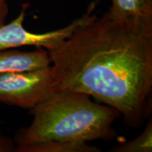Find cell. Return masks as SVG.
<instances>
[{"label":"cell","mask_w":152,"mask_h":152,"mask_svg":"<svg viewBox=\"0 0 152 152\" xmlns=\"http://www.w3.org/2000/svg\"><path fill=\"white\" fill-rule=\"evenodd\" d=\"M9 13L7 0H0V26L5 24V20Z\"/></svg>","instance_id":"cell-10"},{"label":"cell","mask_w":152,"mask_h":152,"mask_svg":"<svg viewBox=\"0 0 152 152\" xmlns=\"http://www.w3.org/2000/svg\"><path fill=\"white\" fill-rule=\"evenodd\" d=\"M85 93L61 91L53 93L30 113L33 121L19 134L17 145L56 141L87 142L111 140L112 128L121 114L106 104L94 102Z\"/></svg>","instance_id":"cell-2"},{"label":"cell","mask_w":152,"mask_h":152,"mask_svg":"<svg viewBox=\"0 0 152 152\" xmlns=\"http://www.w3.org/2000/svg\"><path fill=\"white\" fill-rule=\"evenodd\" d=\"M15 144L12 140L0 132V152L14 151Z\"/></svg>","instance_id":"cell-9"},{"label":"cell","mask_w":152,"mask_h":152,"mask_svg":"<svg viewBox=\"0 0 152 152\" xmlns=\"http://www.w3.org/2000/svg\"><path fill=\"white\" fill-rule=\"evenodd\" d=\"M50 65L49 51L43 48L33 52L11 49L0 52V73L31 71Z\"/></svg>","instance_id":"cell-5"},{"label":"cell","mask_w":152,"mask_h":152,"mask_svg":"<svg viewBox=\"0 0 152 152\" xmlns=\"http://www.w3.org/2000/svg\"><path fill=\"white\" fill-rule=\"evenodd\" d=\"M28 4L22 5L20 14L8 24L0 26V52L25 46H33L52 51L60 46L76 30L90 21L96 16L94 13L95 5L92 3L87 12L71 24L58 30L43 33H34L23 27Z\"/></svg>","instance_id":"cell-4"},{"label":"cell","mask_w":152,"mask_h":152,"mask_svg":"<svg viewBox=\"0 0 152 152\" xmlns=\"http://www.w3.org/2000/svg\"><path fill=\"white\" fill-rule=\"evenodd\" d=\"M54 92L52 68L0 73V103L31 109Z\"/></svg>","instance_id":"cell-3"},{"label":"cell","mask_w":152,"mask_h":152,"mask_svg":"<svg viewBox=\"0 0 152 152\" xmlns=\"http://www.w3.org/2000/svg\"><path fill=\"white\" fill-rule=\"evenodd\" d=\"M54 92L85 93L137 126L152 92V19L118 18L107 11L49 51Z\"/></svg>","instance_id":"cell-1"},{"label":"cell","mask_w":152,"mask_h":152,"mask_svg":"<svg viewBox=\"0 0 152 152\" xmlns=\"http://www.w3.org/2000/svg\"><path fill=\"white\" fill-rule=\"evenodd\" d=\"M17 152H99L100 149L87 144V142L56 141L41 142L38 143L17 145Z\"/></svg>","instance_id":"cell-6"},{"label":"cell","mask_w":152,"mask_h":152,"mask_svg":"<svg viewBox=\"0 0 152 152\" xmlns=\"http://www.w3.org/2000/svg\"><path fill=\"white\" fill-rule=\"evenodd\" d=\"M109 12L118 18L152 19V0H111Z\"/></svg>","instance_id":"cell-7"},{"label":"cell","mask_w":152,"mask_h":152,"mask_svg":"<svg viewBox=\"0 0 152 152\" xmlns=\"http://www.w3.org/2000/svg\"><path fill=\"white\" fill-rule=\"evenodd\" d=\"M115 152H151L152 151V122L147 123L143 132L134 140L120 144L112 149Z\"/></svg>","instance_id":"cell-8"}]
</instances>
